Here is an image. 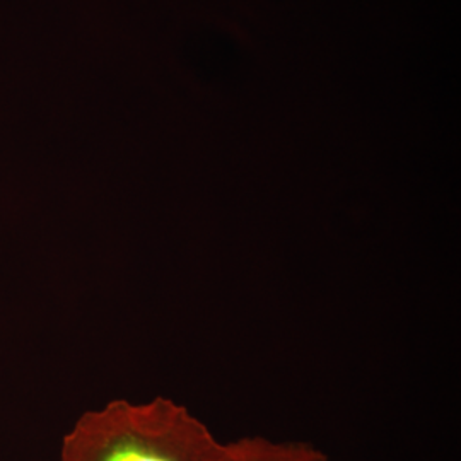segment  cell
Segmentation results:
<instances>
[{"label":"cell","instance_id":"obj_1","mask_svg":"<svg viewBox=\"0 0 461 461\" xmlns=\"http://www.w3.org/2000/svg\"><path fill=\"white\" fill-rule=\"evenodd\" d=\"M221 455L222 441L203 420L156 396L83 413L64 438L60 461H221Z\"/></svg>","mask_w":461,"mask_h":461},{"label":"cell","instance_id":"obj_2","mask_svg":"<svg viewBox=\"0 0 461 461\" xmlns=\"http://www.w3.org/2000/svg\"><path fill=\"white\" fill-rule=\"evenodd\" d=\"M221 461H331L325 453L303 441L241 438L222 443Z\"/></svg>","mask_w":461,"mask_h":461}]
</instances>
